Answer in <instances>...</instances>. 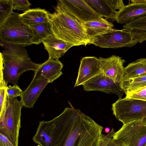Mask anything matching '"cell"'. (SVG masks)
Here are the masks:
<instances>
[{
	"label": "cell",
	"instance_id": "ac0fdd59",
	"mask_svg": "<svg viewBox=\"0 0 146 146\" xmlns=\"http://www.w3.org/2000/svg\"><path fill=\"white\" fill-rule=\"evenodd\" d=\"M123 31L130 34L140 43L146 40V15L124 25Z\"/></svg>",
	"mask_w": 146,
	"mask_h": 146
},
{
	"label": "cell",
	"instance_id": "2e32d148",
	"mask_svg": "<svg viewBox=\"0 0 146 146\" xmlns=\"http://www.w3.org/2000/svg\"><path fill=\"white\" fill-rule=\"evenodd\" d=\"M42 43L47 51L48 59L59 60L65 53L74 45L70 43L58 39L53 35L44 40Z\"/></svg>",
	"mask_w": 146,
	"mask_h": 146
},
{
	"label": "cell",
	"instance_id": "7c38bea8",
	"mask_svg": "<svg viewBox=\"0 0 146 146\" xmlns=\"http://www.w3.org/2000/svg\"><path fill=\"white\" fill-rule=\"evenodd\" d=\"M102 72L105 75L117 82L121 83L125 73L123 64L125 62L115 55L106 58L100 57Z\"/></svg>",
	"mask_w": 146,
	"mask_h": 146
},
{
	"label": "cell",
	"instance_id": "d6a6232c",
	"mask_svg": "<svg viewBox=\"0 0 146 146\" xmlns=\"http://www.w3.org/2000/svg\"><path fill=\"white\" fill-rule=\"evenodd\" d=\"M145 125H146V120L145 121Z\"/></svg>",
	"mask_w": 146,
	"mask_h": 146
},
{
	"label": "cell",
	"instance_id": "7a4b0ae2",
	"mask_svg": "<svg viewBox=\"0 0 146 146\" xmlns=\"http://www.w3.org/2000/svg\"><path fill=\"white\" fill-rule=\"evenodd\" d=\"M55 11L48 12V22L53 35L57 38L74 46L91 44V40L83 24L57 0Z\"/></svg>",
	"mask_w": 146,
	"mask_h": 146
},
{
	"label": "cell",
	"instance_id": "4316f807",
	"mask_svg": "<svg viewBox=\"0 0 146 146\" xmlns=\"http://www.w3.org/2000/svg\"><path fill=\"white\" fill-rule=\"evenodd\" d=\"M13 9L25 12L30 9L31 3L27 0H11Z\"/></svg>",
	"mask_w": 146,
	"mask_h": 146
},
{
	"label": "cell",
	"instance_id": "30bf717a",
	"mask_svg": "<svg viewBox=\"0 0 146 146\" xmlns=\"http://www.w3.org/2000/svg\"><path fill=\"white\" fill-rule=\"evenodd\" d=\"M60 1L69 12L82 23L103 18L84 0Z\"/></svg>",
	"mask_w": 146,
	"mask_h": 146
},
{
	"label": "cell",
	"instance_id": "6da1fadb",
	"mask_svg": "<svg viewBox=\"0 0 146 146\" xmlns=\"http://www.w3.org/2000/svg\"><path fill=\"white\" fill-rule=\"evenodd\" d=\"M49 121L52 137L48 146H96L103 129L73 107L65 108Z\"/></svg>",
	"mask_w": 146,
	"mask_h": 146
},
{
	"label": "cell",
	"instance_id": "e0dca14e",
	"mask_svg": "<svg viewBox=\"0 0 146 146\" xmlns=\"http://www.w3.org/2000/svg\"><path fill=\"white\" fill-rule=\"evenodd\" d=\"M102 17L115 21L118 11L114 0H84Z\"/></svg>",
	"mask_w": 146,
	"mask_h": 146
},
{
	"label": "cell",
	"instance_id": "8fae6325",
	"mask_svg": "<svg viewBox=\"0 0 146 146\" xmlns=\"http://www.w3.org/2000/svg\"><path fill=\"white\" fill-rule=\"evenodd\" d=\"M102 73L101 63L99 58L89 56L82 58L74 87L82 85Z\"/></svg>",
	"mask_w": 146,
	"mask_h": 146
},
{
	"label": "cell",
	"instance_id": "836d02e7",
	"mask_svg": "<svg viewBox=\"0 0 146 146\" xmlns=\"http://www.w3.org/2000/svg\"></svg>",
	"mask_w": 146,
	"mask_h": 146
},
{
	"label": "cell",
	"instance_id": "9c48e42d",
	"mask_svg": "<svg viewBox=\"0 0 146 146\" xmlns=\"http://www.w3.org/2000/svg\"><path fill=\"white\" fill-rule=\"evenodd\" d=\"M84 90L96 91L113 93L122 98L125 92L120 83L115 81L102 72L94 77L82 85Z\"/></svg>",
	"mask_w": 146,
	"mask_h": 146
},
{
	"label": "cell",
	"instance_id": "ba28073f",
	"mask_svg": "<svg viewBox=\"0 0 146 146\" xmlns=\"http://www.w3.org/2000/svg\"><path fill=\"white\" fill-rule=\"evenodd\" d=\"M91 42V44L101 48H114L132 47L138 43L129 33L115 29L93 37Z\"/></svg>",
	"mask_w": 146,
	"mask_h": 146
},
{
	"label": "cell",
	"instance_id": "7402d4cb",
	"mask_svg": "<svg viewBox=\"0 0 146 146\" xmlns=\"http://www.w3.org/2000/svg\"><path fill=\"white\" fill-rule=\"evenodd\" d=\"M33 32L31 41L33 44H39L53 35L48 22L29 26Z\"/></svg>",
	"mask_w": 146,
	"mask_h": 146
},
{
	"label": "cell",
	"instance_id": "f546056e",
	"mask_svg": "<svg viewBox=\"0 0 146 146\" xmlns=\"http://www.w3.org/2000/svg\"><path fill=\"white\" fill-rule=\"evenodd\" d=\"M0 146H14L8 138L0 133Z\"/></svg>",
	"mask_w": 146,
	"mask_h": 146
},
{
	"label": "cell",
	"instance_id": "603a6c76",
	"mask_svg": "<svg viewBox=\"0 0 146 146\" xmlns=\"http://www.w3.org/2000/svg\"><path fill=\"white\" fill-rule=\"evenodd\" d=\"M120 84L125 93L141 89L146 86V75L122 81Z\"/></svg>",
	"mask_w": 146,
	"mask_h": 146
},
{
	"label": "cell",
	"instance_id": "5bb4252c",
	"mask_svg": "<svg viewBox=\"0 0 146 146\" xmlns=\"http://www.w3.org/2000/svg\"><path fill=\"white\" fill-rule=\"evenodd\" d=\"M48 83V80L45 78H33L20 97L23 106L26 108H33L42 91Z\"/></svg>",
	"mask_w": 146,
	"mask_h": 146
},
{
	"label": "cell",
	"instance_id": "ffe728a7",
	"mask_svg": "<svg viewBox=\"0 0 146 146\" xmlns=\"http://www.w3.org/2000/svg\"><path fill=\"white\" fill-rule=\"evenodd\" d=\"M48 11L40 8L30 9L25 13L19 14L21 20L28 26L48 22Z\"/></svg>",
	"mask_w": 146,
	"mask_h": 146
},
{
	"label": "cell",
	"instance_id": "52a82bcc",
	"mask_svg": "<svg viewBox=\"0 0 146 146\" xmlns=\"http://www.w3.org/2000/svg\"><path fill=\"white\" fill-rule=\"evenodd\" d=\"M145 120H138L123 124L115 132L113 138L125 146H146Z\"/></svg>",
	"mask_w": 146,
	"mask_h": 146
},
{
	"label": "cell",
	"instance_id": "8992f818",
	"mask_svg": "<svg viewBox=\"0 0 146 146\" xmlns=\"http://www.w3.org/2000/svg\"><path fill=\"white\" fill-rule=\"evenodd\" d=\"M23 106L21 101L16 98L9 101L4 115L0 119V133L6 137L14 146H18Z\"/></svg>",
	"mask_w": 146,
	"mask_h": 146
},
{
	"label": "cell",
	"instance_id": "3957f363",
	"mask_svg": "<svg viewBox=\"0 0 146 146\" xmlns=\"http://www.w3.org/2000/svg\"><path fill=\"white\" fill-rule=\"evenodd\" d=\"M0 42L4 48L0 53V71L7 84L9 82L17 85L23 73L30 70L35 72L39 66L40 64L31 60L25 46Z\"/></svg>",
	"mask_w": 146,
	"mask_h": 146
},
{
	"label": "cell",
	"instance_id": "484cf974",
	"mask_svg": "<svg viewBox=\"0 0 146 146\" xmlns=\"http://www.w3.org/2000/svg\"><path fill=\"white\" fill-rule=\"evenodd\" d=\"M126 98H131L139 99L146 101V86L141 89L125 93Z\"/></svg>",
	"mask_w": 146,
	"mask_h": 146
},
{
	"label": "cell",
	"instance_id": "f1b7e54d",
	"mask_svg": "<svg viewBox=\"0 0 146 146\" xmlns=\"http://www.w3.org/2000/svg\"><path fill=\"white\" fill-rule=\"evenodd\" d=\"M115 133L114 129L112 128L111 131L106 135L102 133L98 139L96 146H107Z\"/></svg>",
	"mask_w": 146,
	"mask_h": 146
},
{
	"label": "cell",
	"instance_id": "83f0119b",
	"mask_svg": "<svg viewBox=\"0 0 146 146\" xmlns=\"http://www.w3.org/2000/svg\"><path fill=\"white\" fill-rule=\"evenodd\" d=\"M23 92L22 90L17 85L7 86V95L8 100L11 101L18 96L21 97Z\"/></svg>",
	"mask_w": 146,
	"mask_h": 146
},
{
	"label": "cell",
	"instance_id": "5b68a950",
	"mask_svg": "<svg viewBox=\"0 0 146 146\" xmlns=\"http://www.w3.org/2000/svg\"><path fill=\"white\" fill-rule=\"evenodd\" d=\"M116 118L123 124L138 120H146V101L139 99L119 98L112 104Z\"/></svg>",
	"mask_w": 146,
	"mask_h": 146
},
{
	"label": "cell",
	"instance_id": "4dcf8cb0",
	"mask_svg": "<svg viewBox=\"0 0 146 146\" xmlns=\"http://www.w3.org/2000/svg\"><path fill=\"white\" fill-rule=\"evenodd\" d=\"M107 146H125L118 140L112 138L110 140Z\"/></svg>",
	"mask_w": 146,
	"mask_h": 146
},
{
	"label": "cell",
	"instance_id": "1f68e13d",
	"mask_svg": "<svg viewBox=\"0 0 146 146\" xmlns=\"http://www.w3.org/2000/svg\"><path fill=\"white\" fill-rule=\"evenodd\" d=\"M104 131L106 133H109L110 132V129L109 127H106L104 129Z\"/></svg>",
	"mask_w": 146,
	"mask_h": 146
},
{
	"label": "cell",
	"instance_id": "cb8c5ba5",
	"mask_svg": "<svg viewBox=\"0 0 146 146\" xmlns=\"http://www.w3.org/2000/svg\"><path fill=\"white\" fill-rule=\"evenodd\" d=\"M13 9L11 0H0V26L11 16Z\"/></svg>",
	"mask_w": 146,
	"mask_h": 146
},
{
	"label": "cell",
	"instance_id": "277c9868",
	"mask_svg": "<svg viewBox=\"0 0 146 146\" xmlns=\"http://www.w3.org/2000/svg\"><path fill=\"white\" fill-rule=\"evenodd\" d=\"M19 14L13 12L11 16L0 26V41L25 46L33 44V32L29 27L20 20Z\"/></svg>",
	"mask_w": 146,
	"mask_h": 146
},
{
	"label": "cell",
	"instance_id": "d6986e66",
	"mask_svg": "<svg viewBox=\"0 0 146 146\" xmlns=\"http://www.w3.org/2000/svg\"><path fill=\"white\" fill-rule=\"evenodd\" d=\"M83 24L91 40L95 36L107 33L114 29L113 24L103 18L85 22Z\"/></svg>",
	"mask_w": 146,
	"mask_h": 146
},
{
	"label": "cell",
	"instance_id": "9a60e30c",
	"mask_svg": "<svg viewBox=\"0 0 146 146\" xmlns=\"http://www.w3.org/2000/svg\"><path fill=\"white\" fill-rule=\"evenodd\" d=\"M63 65L59 60L48 59L40 65L34 72L33 78H44L51 83L62 74Z\"/></svg>",
	"mask_w": 146,
	"mask_h": 146
},
{
	"label": "cell",
	"instance_id": "4fadbf2b",
	"mask_svg": "<svg viewBox=\"0 0 146 146\" xmlns=\"http://www.w3.org/2000/svg\"><path fill=\"white\" fill-rule=\"evenodd\" d=\"M117 13L115 21L126 24L132 21L146 15V2L139 3L137 0L130 1Z\"/></svg>",
	"mask_w": 146,
	"mask_h": 146
},
{
	"label": "cell",
	"instance_id": "d4e9b609",
	"mask_svg": "<svg viewBox=\"0 0 146 146\" xmlns=\"http://www.w3.org/2000/svg\"><path fill=\"white\" fill-rule=\"evenodd\" d=\"M7 84L3 78H0V119L4 115L9 101L7 95Z\"/></svg>",
	"mask_w": 146,
	"mask_h": 146
},
{
	"label": "cell",
	"instance_id": "44dd1931",
	"mask_svg": "<svg viewBox=\"0 0 146 146\" xmlns=\"http://www.w3.org/2000/svg\"><path fill=\"white\" fill-rule=\"evenodd\" d=\"M145 75L146 58H139L129 64L125 68V73L121 82Z\"/></svg>",
	"mask_w": 146,
	"mask_h": 146
}]
</instances>
